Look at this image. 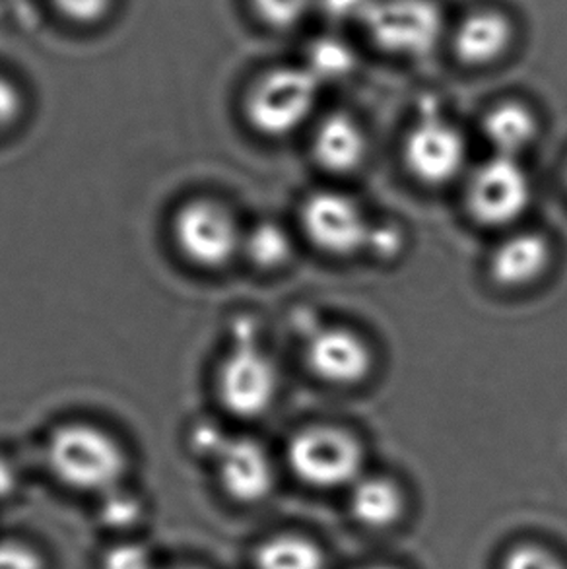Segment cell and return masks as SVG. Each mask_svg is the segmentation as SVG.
<instances>
[{
  "mask_svg": "<svg viewBox=\"0 0 567 569\" xmlns=\"http://www.w3.org/2000/svg\"><path fill=\"white\" fill-rule=\"evenodd\" d=\"M47 459L62 485L84 492L113 490L127 469L119 441L92 423H67L54 430Z\"/></svg>",
  "mask_w": 567,
  "mask_h": 569,
  "instance_id": "6da1fadb",
  "label": "cell"
},
{
  "mask_svg": "<svg viewBox=\"0 0 567 569\" xmlns=\"http://www.w3.org/2000/svg\"><path fill=\"white\" fill-rule=\"evenodd\" d=\"M319 80L306 67H280L262 74L247 93L246 116L255 131L280 139L298 131L319 98Z\"/></svg>",
  "mask_w": 567,
  "mask_h": 569,
  "instance_id": "7a4b0ae2",
  "label": "cell"
},
{
  "mask_svg": "<svg viewBox=\"0 0 567 569\" xmlns=\"http://www.w3.org/2000/svg\"><path fill=\"white\" fill-rule=\"evenodd\" d=\"M288 461L301 482L315 488H340L358 482L364 451L348 431L311 426L291 438Z\"/></svg>",
  "mask_w": 567,
  "mask_h": 569,
  "instance_id": "3957f363",
  "label": "cell"
},
{
  "mask_svg": "<svg viewBox=\"0 0 567 569\" xmlns=\"http://www.w3.org/2000/svg\"><path fill=\"white\" fill-rule=\"evenodd\" d=\"M374 46L399 57H424L444 36V12L434 0H376L361 20Z\"/></svg>",
  "mask_w": 567,
  "mask_h": 569,
  "instance_id": "277c9868",
  "label": "cell"
},
{
  "mask_svg": "<svg viewBox=\"0 0 567 569\" xmlns=\"http://www.w3.org/2000/svg\"><path fill=\"white\" fill-rule=\"evenodd\" d=\"M176 246L200 269H222L243 246V233L228 208L216 200L185 202L173 220Z\"/></svg>",
  "mask_w": 567,
  "mask_h": 569,
  "instance_id": "5b68a950",
  "label": "cell"
},
{
  "mask_svg": "<svg viewBox=\"0 0 567 569\" xmlns=\"http://www.w3.org/2000/svg\"><path fill=\"white\" fill-rule=\"evenodd\" d=\"M530 199L529 176L515 158L494 156L468 181V212L488 228H504L519 220L527 212Z\"/></svg>",
  "mask_w": 567,
  "mask_h": 569,
  "instance_id": "8992f818",
  "label": "cell"
},
{
  "mask_svg": "<svg viewBox=\"0 0 567 569\" xmlns=\"http://www.w3.org/2000/svg\"><path fill=\"white\" fill-rule=\"evenodd\" d=\"M278 370L272 358L255 342L239 340L218 373L223 408L239 418L265 415L277 399Z\"/></svg>",
  "mask_w": 567,
  "mask_h": 569,
  "instance_id": "52a82bcc",
  "label": "cell"
},
{
  "mask_svg": "<svg viewBox=\"0 0 567 569\" xmlns=\"http://www.w3.org/2000/svg\"><path fill=\"white\" fill-rule=\"evenodd\" d=\"M301 228L319 251L335 257L366 249L374 230L360 204L338 191L309 194L301 207Z\"/></svg>",
  "mask_w": 567,
  "mask_h": 569,
  "instance_id": "ba28073f",
  "label": "cell"
},
{
  "mask_svg": "<svg viewBox=\"0 0 567 569\" xmlns=\"http://www.w3.org/2000/svg\"><path fill=\"white\" fill-rule=\"evenodd\" d=\"M405 162L408 171L424 186H445L462 171L467 162V142L455 124L437 117H424L408 132Z\"/></svg>",
  "mask_w": 567,
  "mask_h": 569,
  "instance_id": "9c48e42d",
  "label": "cell"
},
{
  "mask_svg": "<svg viewBox=\"0 0 567 569\" xmlns=\"http://www.w3.org/2000/svg\"><path fill=\"white\" fill-rule=\"evenodd\" d=\"M306 362L325 383L350 387L368 378L374 355L358 332L346 327H322L307 340Z\"/></svg>",
  "mask_w": 567,
  "mask_h": 569,
  "instance_id": "30bf717a",
  "label": "cell"
},
{
  "mask_svg": "<svg viewBox=\"0 0 567 569\" xmlns=\"http://www.w3.org/2000/svg\"><path fill=\"white\" fill-rule=\"evenodd\" d=\"M223 490L243 503L259 501L272 490L275 470L269 455L253 439H226L216 455Z\"/></svg>",
  "mask_w": 567,
  "mask_h": 569,
  "instance_id": "8fae6325",
  "label": "cell"
},
{
  "mask_svg": "<svg viewBox=\"0 0 567 569\" xmlns=\"http://www.w3.org/2000/svg\"><path fill=\"white\" fill-rule=\"evenodd\" d=\"M515 26L499 10H476L468 14L452 36V49L467 67H488L511 49Z\"/></svg>",
  "mask_w": 567,
  "mask_h": 569,
  "instance_id": "7c38bea8",
  "label": "cell"
},
{
  "mask_svg": "<svg viewBox=\"0 0 567 569\" xmlns=\"http://www.w3.org/2000/svg\"><path fill=\"white\" fill-rule=\"evenodd\" d=\"M550 241L537 231H521L504 239L491 253L490 274L499 286L521 288L537 282L550 267Z\"/></svg>",
  "mask_w": 567,
  "mask_h": 569,
  "instance_id": "4fadbf2b",
  "label": "cell"
},
{
  "mask_svg": "<svg viewBox=\"0 0 567 569\" xmlns=\"http://www.w3.org/2000/svg\"><path fill=\"white\" fill-rule=\"evenodd\" d=\"M314 156L322 170L345 176L358 170L366 160L368 140L352 117L332 113L315 131Z\"/></svg>",
  "mask_w": 567,
  "mask_h": 569,
  "instance_id": "5bb4252c",
  "label": "cell"
},
{
  "mask_svg": "<svg viewBox=\"0 0 567 569\" xmlns=\"http://www.w3.org/2000/svg\"><path fill=\"white\" fill-rule=\"evenodd\" d=\"M537 132V117L519 101L499 103L484 119V137L496 150V156L517 160V156L535 142Z\"/></svg>",
  "mask_w": 567,
  "mask_h": 569,
  "instance_id": "9a60e30c",
  "label": "cell"
},
{
  "mask_svg": "<svg viewBox=\"0 0 567 569\" xmlns=\"http://www.w3.org/2000/svg\"><path fill=\"white\" fill-rule=\"evenodd\" d=\"M350 509L360 523L384 529L399 519L402 496L399 488L385 478H366L354 485Z\"/></svg>",
  "mask_w": 567,
  "mask_h": 569,
  "instance_id": "2e32d148",
  "label": "cell"
},
{
  "mask_svg": "<svg viewBox=\"0 0 567 569\" xmlns=\"http://www.w3.org/2000/svg\"><path fill=\"white\" fill-rule=\"evenodd\" d=\"M241 251L255 267L262 270H277L288 264L294 254L290 233L278 223L262 222L243 236Z\"/></svg>",
  "mask_w": 567,
  "mask_h": 569,
  "instance_id": "e0dca14e",
  "label": "cell"
},
{
  "mask_svg": "<svg viewBox=\"0 0 567 569\" xmlns=\"http://www.w3.org/2000/svg\"><path fill=\"white\" fill-rule=\"evenodd\" d=\"M259 569H325L321 550L299 537H277L257 555Z\"/></svg>",
  "mask_w": 567,
  "mask_h": 569,
  "instance_id": "ac0fdd59",
  "label": "cell"
},
{
  "mask_svg": "<svg viewBox=\"0 0 567 569\" xmlns=\"http://www.w3.org/2000/svg\"><path fill=\"white\" fill-rule=\"evenodd\" d=\"M356 67V53L352 47L338 38H319L307 49L306 69L319 82L340 80Z\"/></svg>",
  "mask_w": 567,
  "mask_h": 569,
  "instance_id": "d6986e66",
  "label": "cell"
},
{
  "mask_svg": "<svg viewBox=\"0 0 567 569\" xmlns=\"http://www.w3.org/2000/svg\"><path fill=\"white\" fill-rule=\"evenodd\" d=\"M251 4L259 20L272 30H290L306 18L315 0H251Z\"/></svg>",
  "mask_w": 567,
  "mask_h": 569,
  "instance_id": "ffe728a7",
  "label": "cell"
},
{
  "mask_svg": "<svg viewBox=\"0 0 567 569\" xmlns=\"http://www.w3.org/2000/svg\"><path fill=\"white\" fill-rule=\"evenodd\" d=\"M140 511V501L135 496L117 492L113 488L101 506V519L113 529H127L139 521Z\"/></svg>",
  "mask_w": 567,
  "mask_h": 569,
  "instance_id": "44dd1931",
  "label": "cell"
},
{
  "mask_svg": "<svg viewBox=\"0 0 567 569\" xmlns=\"http://www.w3.org/2000/svg\"><path fill=\"white\" fill-rule=\"evenodd\" d=\"M67 20L82 26L100 22L106 18L113 0H51Z\"/></svg>",
  "mask_w": 567,
  "mask_h": 569,
  "instance_id": "7402d4cb",
  "label": "cell"
},
{
  "mask_svg": "<svg viewBox=\"0 0 567 569\" xmlns=\"http://www.w3.org/2000/svg\"><path fill=\"white\" fill-rule=\"evenodd\" d=\"M504 569H566L545 548L517 547L507 555Z\"/></svg>",
  "mask_w": 567,
  "mask_h": 569,
  "instance_id": "603a6c76",
  "label": "cell"
},
{
  "mask_svg": "<svg viewBox=\"0 0 567 569\" xmlns=\"http://www.w3.org/2000/svg\"><path fill=\"white\" fill-rule=\"evenodd\" d=\"M103 569H152V560L140 545H117L103 558Z\"/></svg>",
  "mask_w": 567,
  "mask_h": 569,
  "instance_id": "cb8c5ba5",
  "label": "cell"
},
{
  "mask_svg": "<svg viewBox=\"0 0 567 569\" xmlns=\"http://www.w3.org/2000/svg\"><path fill=\"white\" fill-rule=\"evenodd\" d=\"M315 2L321 8L322 14L330 20H337V22L358 20L361 22L376 0H315Z\"/></svg>",
  "mask_w": 567,
  "mask_h": 569,
  "instance_id": "d4e9b609",
  "label": "cell"
},
{
  "mask_svg": "<svg viewBox=\"0 0 567 569\" xmlns=\"http://www.w3.org/2000/svg\"><path fill=\"white\" fill-rule=\"evenodd\" d=\"M22 93L14 82L0 74V132L7 131L22 116Z\"/></svg>",
  "mask_w": 567,
  "mask_h": 569,
  "instance_id": "484cf974",
  "label": "cell"
},
{
  "mask_svg": "<svg viewBox=\"0 0 567 569\" xmlns=\"http://www.w3.org/2000/svg\"><path fill=\"white\" fill-rule=\"evenodd\" d=\"M0 569H41V560L28 547L0 545Z\"/></svg>",
  "mask_w": 567,
  "mask_h": 569,
  "instance_id": "4316f807",
  "label": "cell"
},
{
  "mask_svg": "<svg viewBox=\"0 0 567 569\" xmlns=\"http://www.w3.org/2000/svg\"><path fill=\"white\" fill-rule=\"evenodd\" d=\"M368 249L377 254H397L400 249V236L395 228H374Z\"/></svg>",
  "mask_w": 567,
  "mask_h": 569,
  "instance_id": "83f0119b",
  "label": "cell"
},
{
  "mask_svg": "<svg viewBox=\"0 0 567 569\" xmlns=\"http://www.w3.org/2000/svg\"><path fill=\"white\" fill-rule=\"evenodd\" d=\"M16 488V472L14 467L0 457V500L7 498L10 493L14 492Z\"/></svg>",
  "mask_w": 567,
  "mask_h": 569,
  "instance_id": "f1b7e54d",
  "label": "cell"
},
{
  "mask_svg": "<svg viewBox=\"0 0 567 569\" xmlns=\"http://www.w3.org/2000/svg\"><path fill=\"white\" fill-rule=\"evenodd\" d=\"M366 569H392V568H384V566H374V568H366Z\"/></svg>",
  "mask_w": 567,
  "mask_h": 569,
  "instance_id": "f546056e",
  "label": "cell"
},
{
  "mask_svg": "<svg viewBox=\"0 0 567 569\" xmlns=\"http://www.w3.org/2000/svg\"><path fill=\"white\" fill-rule=\"evenodd\" d=\"M177 569H197V568H177Z\"/></svg>",
  "mask_w": 567,
  "mask_h": 569,
  "instance_id": "4dcf8cb0",
  "label": "cell"
},
{
  "mask_svg": "<svg viewBox=\"0 0 567 569\" xmlns=\"http://www.w3.org/2000/svg\"><path fill=\"white\" fill-rule=\"evenodd\" d=\"M566 183H567V173H566Z\"/></svg>",
  "mask_w": 567,
  "mask_h": 569,
  "instance_id": "1f68e13d",
  "label": "cell"
}]
</instances>
